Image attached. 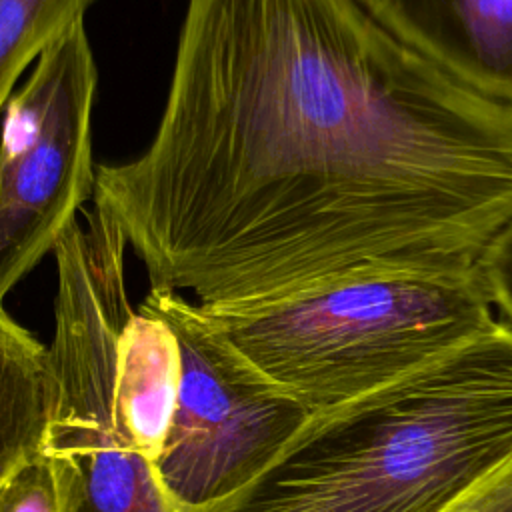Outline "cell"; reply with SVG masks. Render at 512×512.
<instances>
[{
	"mask_svg": "<svg viewBox=\"0 0 512 512\" xmlns=\"http://www.w3.org/2000/svg\"><path fill=\"white\" fill-rule=\"evenodd\" d=\"M98 66L84 20L38 56L4 108L0 134V300L64 238L94 198Z\"/></svg>",
	"mask_w": 512,
	"mask_h": 512,
	"instance_id": "obj_6",
	"label": "cell"
},
{
	"mask_svg": "<svg viewBox=\"0 0 512 512\" xmlns=\"http://www.w3.org/2000/svg\"><path fill=\"white\" fill-rule=\"evenodd\" d=\"M468 88L512 104V0H358Z\"/></svg>",
	"mask_w": 512,
	"mask_h": 512,
	"instance_id": "obj_7",
	"label": "cell"
},
{
	"mask_svg": "<svg viewBox=\"0 0 512 512\" xmlns=\"http://www.w3.org/2000/svg\"><path fill=\"white\" fill-rule=\"evenodd\" d=\"M140 310L168 324L180 352L158 480L178 512H200L262 474L312 412L256 368L200 304L150 288Z\"/></svg>",
	"mask_w": 512,
	"mask_h": 512,
	"instance_id": "obj_5",
	"label": "cell"
},
{
	"mask_svg": "<svg viewBox=\"0 0 512 512\" xmlns=\"http://www.w3.org/2000/svg\"><path fill=\"white\" fill-rule=\"evenodd\" d=\"M444 512H512V456L460 494Z\"/></svg>",
	"mask_w": 512,
	"mask_h": 512,
	"instance_id": "obj_13",
	"label": "cell"
},
{
	"mask_svg": "<svg viewBox=\"0 0 512 512\" xmlns=\"http://www.w3.org/2000/svg\"><path fill=\"white\" fill-rule=\"evenodd\" d=\"M126 248L118 224L94 204L52 252L58 286L40 452L52 464L62 512H178L116 406L120 340L136 312L124 282Z\"/></svg>",
	"mask_w": 512,
	"mask_h": 512,
	"instance_id": "obj_4",
	"label": "cell"
},
{
	"mask_svg": "<svg viewBox=\"0 0 512 512\" xmlns=\"http://www.w3.org/2000/svg\"><path fill=\"white\" fill-rule=\"evenodd\" d=\"M178 388L176 338L164 320L138 308L120 340L116 406L136 446L154 464L166 442Z\"/></svg>",
	"mask_w": 512,
	"mask_h": 512,
	"instance_id": "obj_8",
	"label": "cell"
},
{
	"mask_svg": "<svg viewBox=\"0 0 512 512\" xmlns=\"http://www.w3.org/2000/svg\"><path fill=\"white\" fill-rule=\"evenodd\" d=\"M512 456V326L316 412L236 494L200 512H444Z\"/></svg>",
	"mask_w": 512,
	"mask_h": 512,
	"instance_id": "obj_2",
	"label": "cell"
},
{
	"mask_svg": "<svg viewBox=\"0 0 512 512\" xmlns=\"http://www.w3.org/2000/svg\"><path fill=\"white\" fill-rule=\"evenodd\" d=\"M96 0H0V112L22 72Z\"/></svg>",
	"mask_w": 512,
	"mask_h": 512,
	"instance_id": "obj_10",
	"label": "cell"
},
{
	"mask_svg": "<svg viewBox=\"0 0 512 512\" xmlns=\"http://www.w3.org/2000/svg\"><path fill=\"white\" fill-rule=\"evenodd\" d=\"M202 308L312 414L378 392L496 322L478 264L372 266L270 302Z\"/></svg>",
	"mask_w": 512,
	"mask_h": 512,
	"instance_id": "obj_3",
	"label": "cell"
},
{
	"mask_svg": "<svg viewBox=\"0 0 512 512\" xmlns=\"http://www.w3.org/2000/svg\"><path fill=\"white\" fill-rule=\"evenodd\" d=\"M492 306L512 326V224H508L484 250L478 260Z\"/></svg>",
	"mask_w": 512,
	"mask_h": 512,
	"instance_id": "obj_12",
	"label": "cell"
},
{
	"mask_svg": "<svg viewBox=\"0 0 512 512\" xmlns=\"http://www.w3.org/2000/svg\"><path fill=\"white\" fill-rule=\"evenodd\" d=\"M0 512H62L56 476L42 452L24 460L0 484Z\"/></svg>",
	"mask_w": 512,
	"mask_h": 512,
	"instance_id": "obj_11",
	"label": "cell"
},
{
	"mask_svg": "<svg viewBox=\"0 0 512 512\" xmlns=\"http://www.w3.org/2000/svg\"><path fill=\"white\" fill-rule=\"evenodd\" d=\"M50 412L48 346L0 300V484L38 454Z\"/></svg>",
	"mask_w": 512,
	"mask_h": 512,
	"instance_id": "obj_9",
	"label": "cell"
},
{
	"mask_svg": "<svg viewBox=\"0 0 512 512\" xmlns=\"http://www.w3.org/2000/svg\"><path fill=\"white\" fill-rule=\"evenodd\" d=\"M92 202L206 308L372 266L478 264L512 224V104L358 0H186L150 144Z\"/></svg>",
	"mask_w": 512,
	"mask_h": 512,
	"instance_id": "obj_1",
	"label": "cell"
}]
</instances>
